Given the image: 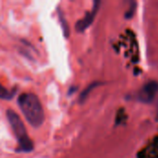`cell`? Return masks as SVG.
Listing matches in <instances>:
<instances>
[{
    "label": "cell",
    "mask_w": 158,
    "mask_h": 158,
    "mask_svg": "<svg viewBox=\"0 0 158 158\" xmlns=\"http://www.w3.org/2000/svg\"><path fill=\"white\" fill-rule=\"evenodd\" d=\"M158 92V83L156 81H150L146 83L138 94V99L145 104L151 103L156 93Z\"/></svg>",
    "instance_id": "3957f363"
},
{
    "label": "cell",
    "mask_w": 158,
    "mask_h": 158,
    "mask_svg": "<svg viewBox=\"0 0 158 158\" xmlns=\"http://www.w3.org/2000/svg\"><path fill=\"white\" fill-rule=\"evenodd\" d=\"M58 17H59V21L61 23V27L63 29V31H64V35L66 37H68L69 35V25L68 23L66 22V19L63 16V13L59 10L58 11Z\"/></svg>",
    "instance_id": "5b68a950"
},
{
    "label": "cell",
    "mask_w": 158,
    "mask_h": 158,
    "mask_svg": "<svg viewBox=\"0 0 158 158\" xmlns=\"http://www.w3.org/2000/svg\"><path fill=\"white\" fill-rule=\"evenodd\" d=\"M98 85H99L98 82H94V83L90 84V85L81 93V96H80V101H81V102H83V101L87 98V96L89 95V94L91 93V91H92L94 88H95L96 86H98Z\"/></svg>",
    "instance_id": "8992f818"
},
{
    "label": "cell",
    "mask_w": 158,
    "mask_h": 158,
    "mask_svg": "<svg viewBox=\"0 0 158 158\" xmlns=\"http://www.w3.org/2000/svg\"><path fill=\"white\" fill-rule=\"evenodd\" d=\"M6 118L18 142L17 151L20 153L31 152L33 150V143L28 136L26 128L19 116L13 110H7Z\"/></svg>",
    "instance_id": "7a4b0ae2"
},
{
    "label": "cell",
    "mask_w": 158,
    "mask_h": 158,
    "mask_svg": "<svg viewBox=\"0 0 158 158\" xmlns=\"http://www.w3.org/2000/svg\"><path fill=\"white\" fill-rule=\"evenodd\" d=\"M99 5H100V2L98 1H95L94 3V6H93V9L90 11V12H87L85 17L81 19H80L77 24H76V30L80 32H82L84 31L94 21L95 16H96V13L99 9Z\"/></svg>",
    "instance_id": "277c9868"
},
{
    "label": "cell",
    "mask_w": 158,
    "mask_h": 158,
    "mask_svg": "<svg viewBox=\"0 0 158 158\" xmlns=\"http://www.w3.org/2000/svg\"><path fill=\"white\" fill-rule=\"evenodd\" d=\"M18 105L29 124L39 128L44 121V112L37 95L31 93H23L18 98Z\"/></svg>",
    "instance_id": "6da1fadb"
},
{
    "label": "cell",
    "mask_w": 158,
    "mask_h": 158,
    "mask_svg": "<svg viewBox=\"0 0 158 158\" xmlns=\"http://www.w3.org/2000/svg\"><path fill=\"white\" fill-rule=\"evenodd\" d=\"M12 95H13V94H12L6 87H4V86L0 83V99L7 100V99L12 98Z\"/></svg>",
    "instance_id": "52a82bcc"
}]
</instances>
